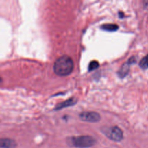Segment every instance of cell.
Here are the masks:
<instances>
[{
	"instance_id": "obj_1",
	"label": "cell",
	"mask_w": 148,
	"mask_h": 148,
	"mask_svg": "<svg viewBox=\"0 0 148 148\" xmlns=\"http://www.w3.org/2000/svg\"><path fill=\"white\" fill-rule=\"evenodd\" d=\"M74 69V63L69 56H62L55 62L53 65L54 72L59 76H67L70 75Z\"/></svg>"
},
{
	"instance_id": "obj_2",
	"label": "cell",
	"mask_w": 148,
	"mask_h": 148,
	"mask_svg": "<svg viewBox=\"0 0 148 148\" xmlns=\"http://www.w3.org/2000/svg\"><path fill=\"white\" fill-rule=\"evenodd\" d=\"M70 145L78 148H88L93 146L96 143V140L90 136H79V137H72L69 140Z\"/></svg>"
},
{
	"instance_id": "obj_3",
	"label": "cell",
	"mask_w": 148,
	"mask_h": 148,
	"mask_svg": "<svg viewBox=\"0 0 148 148\" xmlns=\"http://www.w3.org/2000/svg\"><path fill=\"white\" fill-rule=\"evenodd\" d=\"M106 135L114 142H119L123 139V132L119 127H113L103 131Z\"/></svg>"
},
{
	"instance_id": "obj_4",
	"label": "cell",
	"mask_w": 148,
	"mask_h": 148,
	"mask_svg": "<svg viewBox=\"0 0 148 148\" xmlns=\"http://www.w3.org/2000/svg\"><path fill=\"white\" fill-rule=\"evenodd\" d=\"M79 119L87 122L96 123L101 120V116L99 114L93 111H84L79 114Z\"/></svg>"
},
{
	"instance_id": "obj_5",
	"label": "cell",
	"mask_w": 148,
	"mask_h": 148,
	"mask_svg": "<svg viewBox=\"0 0 148 148\" xmlns=\"http://www.w3.org/2000/svg\"><path fill=\"white\" fill-rule=\"evenodd\" d=\"M1 148H15L17 147L15 141L9 138H2L0 142Z\"/></svg>"
},
{
	"instance_id": "obj_6",
	"label": "cell",
	"mask_w": 148,
	"mask_h": 148,
	"mask_svg": "<svg viewBox=\"0 0 148 148\" xmlns=\"http://www.w3.org/2000/svg\"><path fill=\"white\" fill-rule=\"evenodd\" d=\"M75 103H76V101H75L74 98H71V99L68 100V101H65V102L59 104V106H57V107H56V109L60 110V109H62V108H65V107L69 106H72Z\"/></svg>"
},
{
	"instance_id": "obj_7",
	"label": "cell",
	"mask_w": 148,
	"mask_h": 148,
	"mask_svg": "<svg viewBox=\"0 0 148 148\" xmlns=\"http://www.w3.org/2000/svg\"><path fill=\"white\" fill-rule=\"evenodd\" d=\"M119 26L116 24H106L103 25L101 26V29L104 30H106V31H116V30H118Z\"/></svg>"
},
{
	"instance_id": "obj_8",
	"label": "cell",
	"mask_w": 148,
	"mask_h": 148,
	"mask_svg": "<svg viewBox=\"0 0 148 148\" xmlns=\"http://www.w3.org/2000/svg\"><path fill=\"white\" fill-rule=\"evenodd\" d=\"M130 64V62H129L128 63H126L124 66L121 67V73H120V75L121 77H124L125 75H127V74L128 73L129 71V64Z\"/></svg>"
},
{
	"instance_id": "obj_9",
	"label": "cell",
	"mask_w": 148,
	"mask_h": 148,
	"mask_svg": "<svg viewBox=\"0 0 148 148\" xmlns=\"http://www.w3.org/2000/svg\"><path fill=\"white\" fill-rule=\"evenodd\" d=\"M140 66L143 69H147L148 68V55L145 56L140 62Z\"/></svg>"
},
{
	"instance_id": "obj_10",
	"label": "cell",
	"mask_w": 148,
	"mask_h": 148,
	"mask_svg": "<svg viewBox=\"0 0 148 148\" xmlns=\"http://www.w3.org/2000/svg\"><path fill=\"white\" fill-rule=\"evenodd\" d=\"M98 66H99L98 62H96V61H92V62H91L90 63L89 66H88V69H89V71H92L97 69Z\"/></svg>"
}]
</instances>
